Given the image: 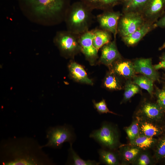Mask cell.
Segmentation results:
<instances>
[{"label": "cell", "mask_w": 165, "mask_h": 165, "mask_svg": "<svg viewBox=\"0 0 165 165\" xmlns=\"http://www.w3.org/2000/svg\"><path fill=\"white\" fill-rule=\"evenodd\" d=\"M1 162L6 165H42L53 163L41 146L31 138H15L2 142Z\"/></svg>", "instance_id": "1"}, {"label": "cell", "mask_w": 165, "mask_h": 165, "mask_svg": "<svg viewBox=\"0 0 165 165\" xmlns=\"http://www.w3.org/2000/svg\"><path fill=\"white\" fill-rule=\"evenodd\" d=\"M23 8L41 17L50 19L54 24L64 20L71 0H19Z\"/></svg>", "instance_id": "2"}, {"label": "cell", "mask_w": 165, "mask_h": 165, "mask_svg": "<svg viewBox=\"0 0 165 165\" xmlns=\"http://www.w3.org/2000/svg\"><path fill=\"white\" fill-rule=\"evenodd\" d=\"M92 11L80 1L71 4L64 19L67 30L79 35L89 31L94 17Z\"/></svg>", "instance_id": "3"}, {"label": "cell", "mask_w": 165, "mask_h": 165, "mask_svg": "<svg viewBox=\"0 0 165 165\" xmlns=\"http://www.w3.org/2000/svg\"><path fill=\"white\" fill-rule=\"evenodd\" d=\"M79 36L67 30L59 31L56 33L53 42L63 56L72 57L81 51Z\"/></svg>", "instance_id": "4"}, {"label": "cell", "mask_w": 165, "mask_h": 165, "mask_svg": "<svg viewBox=\"0 0 165 165\" xmlns=\"http://www.w3.org/2000/svg\"><path fill=\"white\" fill-rule=\"evenodd\" d=\"M46 137L48 141L46 144L42 146L60 148L65 142L72 143L75 141L76 136L73 128L70 125H64L50 127L47 131Z\"/></svg>", "instance_id": "5"}, {"label": "cell", "mask_w": 165, "mask_h": 165, "mask_svg": "<svg viewBox=\"0 0 165 165\" xmlns=\"http://www.w3.org/2000/svg\"><path fill=\"white\" fill-rule=\"evenodd\" d=\"M89 137L103 147L110 149L116 148L119 143V136L116 129L111 124L105 122L102 123L99 129L93 130Z\"/></svg>", "instance_id": "6"}, {"label": "cell", "mask_w": 165, "mask_h": 165, "mask_svg": "<svg viewBox=\"0 0 165 165\" xmlns=\"http://www.w3.org/2000/svg\"><path fill=\"white\" fill-rule=\"evenodd\" d=\"M145 21L142 14L140 12L123 13L118 21L117 33L122 38L130 35L139 28Z\"/></svg>", "instance_id": "7"}, {"label": "cell", "mask_w": 165, "mask_h": 165, "mask_svg": "<svg viewBox=\"0 0 165 165\" xmlns=\"http://www.w3.org/2000/svg\"><path fill=\"white\" fill-rule=\"evenodd\" d=\"M122 14L112 9L104 11L97 16L100 28L112 33L116 38L118 21Z\"/></svg>", "instance_id": "8"}, {"label": "cell", "mask_w": 165, "mask_h": 165, "mask_svg": "<svg viewBox=\"0 0 165 165\" xmlns=\"http://www.w3.org/2000/svg\"><path fill=\"white\" fill-rule=\"evenodd\" d=\"M93 38L94 35L92 30L80 35L79 38L81 51L86 58L92 63L98 58V50L94 45Z\"/></svg>", "instance_id": "9"}, {"label": "cell", "mask_w": 165, "mask_h": 165, "mask_svg": "<svg viewBox=\"0 0 165 165\" xmlns=\"http://www.w3.org/2000/svg\"><path fill=\"white\" fill-rule=\"evenodd\" d=\"M165 9V0H149L141 11L145 20L156 22L162 16Z\"/></svg>", "instance_id": "10"}, {"label": "cell", "mask_w": 165, "mask_h": 165, "mask_svg": "<svg viewBox=\"0 0 165 165\" xmlns=\"http://www.w3.org/2000/svg\"><path fill=\"white\" fill-rule=\"evenodd\" d=\"M101 48L99 60L100 63L110 66L115 61L121 59V56L117 47L116 38L104 45Z\"/></svg>", "instance_id": "11"}, {"label": "cell", "mask_w": 165, "mask_h": 165, "mask_svg": "<svg viewBox=\"0 0 165 165\" xmlns=\"http://www.w3.org/2000/svg\"><path fill=\"white\" fill-rule=\"evenodd\" d=\"M156 22L151 21L145 20V22L133 33L122 37L123 41L128 46H133L136 44L147 33L157 28Z\"/></svg>", "instance_id": "12"}, {"label": "cell", "mask_w": 165, "mask_h": 165, "mask_svg": "<svg viewBox=\"0 0 165 165\" xmlns=\"http://www.w3.org/2000/svg\"><path fill=\"white\" fill-rule=\"evenodd\" d=\"M133 64L135 72L141 73L153 81L159 80V74L152 66L151 58L137 59Z\"/></svg>", "instance_id": "13"}, {"label": "cell", "mask_w": 165, "mask_h": 165, "mask_svg": "<svg viewBox=\"0 0 165 165\" xmlns=\"http://www.w3.org/2000/svg\"><path fill=\"white\" fill-rule=\"evenodd\" d=\"M121 60L116 61L113 72L127 79L133 78L135 73L133 63L130 61Z\"/></svg>", "instance_id": "14"}, {"label": "cell", "mask_w": 165, "mask_h": 165, "mask_svg": "<svg viewBox=\"0 0 165 165\" xmlns=\"http://www.w3.org/2000/svg\"><path fill=\"white\" fill-rule=\"evenodd\" d=\"M123 0H80L92 10L103 11L112 9L115 6L122 4Z\"/></svg>", "instance_id": "15"}, {"label": "cell", "mask_w": 165, "mask_h": 165, "mask_svg": "<svg viewBox=\"0 0 165 165\" xmlns=\"http://www.w3.org/2000/svg\"><path fill=\"white\" fill-rule=\"evenodd\" d=\"M163 111L157 104L150 102L145 103L141 110L143 116L148 119L154 121L160 120L163 117Z\"/></svg>", "instance_id": "16"}, {"label": "cell", "mask_w": 165, "mask_h": 165, "mask_svg": "<svg viewBox=\"0 0 165 165\" xmlns=\"http://www.w3.org/2000/svg\"><path fill=\"white\" fill-rule=\"evenodd\" d=\"M70 75L75 80L82 83L92 85V80L88 77L86 72L81 65L75 62H71L68 66Z\"/></svg>", "instance_id": "17"}, {"label": "cell", "mask_w": 165, "mask_h": 165, "mask_svg": "<svg viewBox=\"0 0 165 165\" xmlns=\"http://www.w3.org/2000/svg\"><path fill=\"white\" fill-rule=\"evenodd\" d=\"M92 30L94 35L93 43L98 50L104 45L111 41V33L110 32L100 28Z\"/></svg>", "instance_id": "18"}, {"label": "cell", "mask_w": 165, "mask_h": 165, "mask_svg": "<svg viewBox=\"0 0 165 165\" xmlns=\"http://www.w3.org/2000/svg\"><path fill=\"white\" fill-rule=\"evenodd\" d=\"M70 147L68 150V158L67 163L74 165H98L100 163L95 160H85L81 158L73 149L72 143H70Z\"/></svg>", "instance_id": "19"}, {"label": "cell", "mask_w": 165, "mask_h": 165, "mask_svg": "<svg viewBox=\"0 0 165 165\" xmlns=\"http://www.w3.org/2000/svg\"><path fill=\"white\" fill-rule=\"evenodd\" d=\"M100 163L108 165H115L119 164L116 155L114 153L101 148L98 150Z\"/></svg>", "instance_id": "20"}, {"label": "cell", "mask_w": 165, "mask_h": 165, "mask_svg": "<svg viewBox=\"0 0 165 165\" xmlns=\"http://www.w3.org/2000/svg\"><path fill=\"white\" fill-rule=\"evenodd\" d=\"M140 131L143 135L151 137L157 136L162 133L161 129L153 123L144 122L139 125Z\"/></svg>", "instance_id": "21"}, {"label": "cell", "mask_w": 165, "mask_h": 165, "mask_svg": "<svg viewBox=\"0 0 165 165\" xmlns=\"http://www.w3.org/2000/svg\"><path fill=\"white\" fill-rule=\"evenodd\" d=\"M133 82L146 90L151 96L153 92V81L145 75L134 76Z\"/></svg>", "instance_id": "22"}, {"label": "cell", "mask_w": 165, "mask_h": 165, "mask_svg": "<svg viewBox=\"0 0 165 165\" xmlns=\"http://www.w3.org/2000/svg\"><path fill=\"white\" fill-rule=\"evenodd\" d=\"M156 139L144 135H139L131 141L133 145L139 148L145 149L149 148L155 142Z\"/></svg>", "instance_id": "23"}, {"label": "cell", "mask_w": 165, "mask_h": 165, "mask_svg": "<svg viewBox=\"0 0 165 165\" xmlns=\"http://www.w3.org/2000/svg\"><path fill=\"white\" fill-rule=\"evenodd\" d=\"M149 0H132L123 6V12H137L141 13Z\"/></svg>", "instance_id": "24"}, {"label": "cell", "mask_w": 165, "mask_h": 165, "mask_svg": "<svg viewBox=\"0 0 165 165\" xmlns=\"http://www.w3.org/2000/svg\"><path fill=\"white\" fill-rule=\"evenodd\" d=\"M115 74L112 72L106 76L104 81V85L106 88L109 90H120L122 89L121 83Z\"/></svg>", "instance_id": "25"}, {"label": "cell", "mask_w": 165, "mask_h": 165, "mask_svg": "<svg viewBox=\"0 0 165 165\" xmlns=\"http://www.w3.org/2000/svg\"><path fill=\"white\" fill-rule=\"evenodd\" d=\"M140 91L139 86L136 84L128 81L127 82L124 94L123 101H127Z\"/></svg>", "instance_id": "26"}, {"label": "cell", "mask_w": 165, "mask_h": 165, "mask_svg": "<svg viewBox=\"0 0 165 165\" xmlns=\"http://www.w3.org/2000/svg\"><path fill=\"white\" fill-rule=\"evenodd\" d=\"M139 149L136 147L124 149L122 154L123 160L128 162L134 161L139 154Z\"/></svg>", "instance_id": "27"}, {"label": "cell", "mask_w": 165, "mask_h": 165, "mask_svg": "<svg viewBox=\"0 0 165 165\" xmlns=\"http://www.w3.org/2000/svg\"><path fill=\"white\" fill-rule=\"evenodd\" d=\"M125 131L129 139L131 141H133L139 135L140 130L138 122H134L125 129Z\"/></svg>", "instance_id": "28"}, {"label": "cell", "mask_w": 165, "mask_h": 165, "mask_svg": "<svg viewBox=\"0 0 165 165\" xmlns=\"http://www.w3.org/2000/svg\"><path fill=\"white\" fill-rule=\"evenodd\" d=\"M93 102L95 108L99 114L110 113L117 115L108 109L105 100L103 99L98 102H96L95 101H94Z\"/></svg>", "instance_id": "29"}, {"label": "cell", "mask_w": 165, "mask_h": 165, "mask_svg": "<svg viewBox=\"0 0 165 165\" xmlns=\"http://www.w3.org/2000/svg\"><path fill=\"white\" fill-rule=\"evenodd\" d=\"M156 94L157 104L163 111H165V87L161 89L157 90Z\"/></svg>", "instance_id": "30"}, {"label": "cell", "mask_w": 165, "mask_h": 165, "mask_svg": "<svg viewBox=\"0 0 165 165\" xmlns=\"http://www.w3.org/2000/svg\"><path fill=\"white\" fill-rule=\"evenodd\" d=\"M156 154L159 159L165 158V136L162 138L158 143Z\"/></svg>", "instance_id": "31"}, {"label": "cell", "mask_w": 165, "mask_h": 165, "mask_svg": "<svg viewBox=\"0 0 165 165\" xmlns=\"http://www.w3.org/2000/svg\"><path fill=\"white\" fill-rule=\"evenodd\" d=\"M150 162L149 156L146 154L144 153L141 155L138 158L137 164L139 165H147Z\"/></svg>", "instance_id": "32"}, {"label": "cell", "mask_w": 165, "mask_h": 165, "mask_svg": "<svg viewBox=\"0 0 165 165\" xmlns=\"http://www.w3.org/2000/svg\"><path fill=\"white\" fill-rule=\"evenodd\" d=\"M153 66L154 69L156 70L160 69L165 70V53H163L160 58V62L157 64Z\"/></svg>", "instance_id": "33"}, {"label": "cell", "mask_w": 165, "mask_h": 165, "mask_svg": "<svg viewBox=\"0 0 165 165\" xmlns=\"http://www.w3.org/2000/svg\"><path fill=\"white\" fill-rule=\"evenodd\" d=\"M157 27L165 28V14H163L161 18L156 22Z\"/></svg>", "instance_id": "34"}, {"label": "cell", "mask_w": 165, "mask_h": 165, "mask_svg": "<svg viewBox=\"0 0 165 165\" xmlns=\"http://www.w3.org/2000/svg\"><path fill=\"white\" fill-rule=\"evenodd\" d=\"M132 0H123L122 4L123 6L127 4Z\"/></svg>", "instance_id": "35"}, {"label": "cell", "mask_w": 165, "mask_h": 165, "mask_svg": "<svg viewBox=\"0 0 165 165\" xmlns=\"http://www.w3.org/2000/svg\"><path fill=\"white\" fill-rule=\"evenodd\" d=\"M164 49H165V42L159 48V50H160Z\"/></svg>", "instance_id": "36"}]
</instances>
